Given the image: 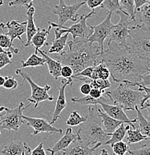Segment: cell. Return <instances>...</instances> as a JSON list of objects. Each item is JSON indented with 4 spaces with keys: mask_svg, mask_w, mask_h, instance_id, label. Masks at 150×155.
I'll return each mask as SVG.
<instances>
[{
    "mask_svg": "<svg viewBox=\"0 0 150 155\" xmlns=\"http://www.w3.org/2000/svg\"><path fill=\"white\" fill-rule=\"evenodd\" d=\"M102 63L106 66L115 82L140 83L150 72V61H146L121 48L114 42L108 43V48L101 54Z\"/></svg>",
    "mask_w": 150,
    "mask_h": 155,
    "instance_id": "obj_1",
    "label": "cell"
},
{
    "mask_svg": "<svg viewBox=\"0 0 150 155\" xmlns=\"http://www.w3.org/2000/svg\"><path fill=\"white\" fill-rule=\"evenodd\" d=\"M67 45L68 50L58 54L56 58L62 65L72 68L73 75L80 72L85 68L94 67L102 63L101 51L99 46L87 40H70Z\"/></svg>",
    "mask_w": 150,
    "mask_h": 155,
    "instance_id": "obj_2",
    "label": "cell"
},
{
    "mask_svg": "<svg viewBox=\"0 0 150 155\" xmlns=\"http://www.w3.org/2000/svg\"><path fill=\"white\" fill-rule=\"evenodd\" d=\"M82 125V127L78 131L82 140L90 145L97 143L105 145L110 138V134L105 133L103 128L97 105H88V118L86 122Z\"/></svg>",
    "mask_w": 150,
    "mask_h": 155,
    "instance_id": "obj_3",
    "label": "cell"
},
{
    "mask_svg": "<svg viewBox=\"0 0 150 155\" xmlns=\"http://www.w3.org/2000/svg\"><path fill=\"white\" fill-rule=\"evenodd\" d=\"M119 83L117 88L107 92L105 95L111 102L121 106L124 110H135V107H139L140 101L146 93L138 90H133L132 86L128 83Z\"/></svg>",
    "mask_w": 150,
    "mask_h": 155,
    "instance_id": "obj_4",
    "label": "cell"
},
{
    "mask_svg": "<svg viewBox=\"0 0 150 155\" xmlns=\"http://www.w3.org/2000/svg\"><path fill=\"white\" fill-rule=\"evenodd\" d=\"M150 28L138 26L134 28L125 40L128 51L146 61H150Z\"/></svg>",
    "mask_w": 150,
    "mask_h": 155,
    "instance_id": "obj_5",
    "label": "cell"
},
{
    "mask_svg": "<svg viewBox=\"0 0 150 155\" xmlns=\"http://www.w3.org/2000/svg\"><path fill=\"white\" fill-rule=\"evenodd\" d=\"M96 15L95 9H92L91 12L88 14H82L78 19V20L75 24L70 27H66L64 25H58V24L52 22H49V25L55 28V38H59L65 33L71 34L73 41H79V40H87L91 35L92 31L90 25L87 24V19L92 16Z\"/></svg>",
    "mask_w": 150,
    "mask_h": 155,
    "instance_id": "obj_6",
    "label": "cell"
},
{
    "mask_svg": "<svg viewBox=\"0 0 150 155\" xmlns=\"http://www.w3.org/2000/svg\"><path fill=\"white\" fill-rule=\"evenodd\" d=\"M116 13L120 16V20L111 28L110 34L108 37V43L114 42L120 47L125 48V40L128 38L132 31L141 25H139L135 21L132 20L129 16L125 15L120 11H117Z\"/></svg>",
    "mask_w": 150,
    "mask_h": 155,
    "instance_id": "obj_7",
    "label": "cell"
},
{
    "mask_svg": "<svg viewBox=\"0 0 150 155\" xmlns=\"http://www.w3.org/2000/svg\"><path fill=\"white\" fill-rule=\"evenodd\" d=\"M15 73L17 75H20L23 78V81H26L28 84L30 85L32 94L28 98V101L31 104H34L35 107H38V104L42 101H54V97L49 94V91L51 89V87L49 85L46 84L44 87L39 86L32 80V78L28 73L22 71L21 69H16Z\"/></svg>",
    "mask_w": 150,
    "mask_h": 155,
    "instance_id": "obj_8",
    "label": "cell"
},
{
    "mask_svg": "<svg viewBox=\"0 0 150 155\" xmlns=\"http://www.w3.org/2000/svg\"><path fill=\"white\" fill-rule=\"evenodd\" d=\"M30 105L31 103L25 107L23 103L20 102L16 107L12 109L5 107V110L6 114L0 117V130L5 129L8 132H11V130L17 131L20 125L25 122L22 119V113Z\"/></svg>",
    "mask_w": 150,
    "mask_h": 155,
    "instance_id": "obj_9",
    "label": "cell"
},
{
    "mask_svg": "<svg viewBox=\"0 0 150 155\" xmlns=\"http://www.w3.org/2000/svg\"><path fill=\"white\" fill-rule=\"evenodd\" d=\"M111 13H108L104 20L96 25H90L92 32L91 35L88 38L87 41L90 43H97L100 51L102 53L104 51V42L108 38L110 31L114 24L111 22Z\"/></svg>",
    "mask_w": 150,
    "mask_h": 155,
    "instance_id": "obj_10",
    "label": "cell"
},
{
    "mask_svg": "<svg viewBox=\"0 0 150 155\" xmlns=\"http://www.w3.org/2000/svg\"><path fill=\"white\" fill-rule=\"evenodd\" d=\"M85 4V1L67 5L64 2V0H59V4L54 6L52 10L53 14L58 17V25H64L67 21L70 20L72 22L78 20V15L77 14L78 11L82 6Z\"/></svg>",
    "mask_w": 150,
    "mask_h": 155,
    "instance_id": "obj_11",
    "label": "cell"
},
{
    "mask_svg": "<svg viewBox=\"0 0 150 155\" xmlns=\"http://www.w3.org/2000/svg\"><path fill=\"white\" fill-rule=\"evenodd\" d=\"M22 119L26 122L27 125L33 128L32 134L37 135L40 133H47L49 134H62V129L54 127L46 119L43 118H35L27 116L22 114Z\"/></svg>",
    "mask_w": 150,
    "mask_h": 155,
    "instance_id": "obj_12",
    "label": "cell"
},
{
    "mask_svg": "<svg viewBox=\"0 0 150 155\" xmlns=\"http://www.w3.org/2000/svg\"><path fill=\"white\" fill-rule=\"evenodd\" d=\"M101 145V143H97L93 147H90V145L84 141L80 136L63 151L62 155H96Z\"/></svg>",
    "mask_w": 150,
    "mask_h": 155,
    "instance_id": "obj_13",
    "label": "cell"
},
{
    "mask_svg": "<svg viewBox=\"0 0 150 155\" xmlns=\"http://www.w3.org/2000/svg\"><path fill=\"white\" fill-rule=\"evenodd\" d=\"M62 84L58 87V96L57 101H56L54 113H53L52 118L50 124L53 125L55 122H57L58 119H61V114L66 107H67V100H66L65 90L66 87L68 85L72 86L73 83V79L72 78L68 79L64 78L61 81Z\"/></svg>",
    "mask_w": 150,
    "mask_h": 155,
    "instance_id": "obj_14",
    "label": "cell"
},
{
    "mask_svg": "<svg viewBox=\"0 0 150 155\" xmlns=\"http://www.w3.org/2000/svg\"><path fill=\"white\" fill-rule=\"evenodd\" d=\"M99 105L101 107V109L107 115L117 120L124 121V122H128V123H135L136 122V118L134 119H130L125 113V110L122 107L118 104H110L108 103L100 102Z\"/></svg>",
    "mask_w": 150,
    "mask_h": 155,
    "instance_id": "obj_15",
    "label": "cell"
},
{
    "mask_svg": "<svg viewBox=\"0 0 150 155\" xmlns=\"http://www.w3.org/2000/svg\"><path fill=\"white\" fill-rule=\"evenodd\" d=\"M78 137H80L79 132L77 131L75 134L71 127H68L66 130L64 136L54 145V146L52 148H48L46 150L50 152L51 155H55L56 153L66 149L72 142L77 140Z\"/></svg>",
    "mask_w": 150,
    "mask_h": 155,
    "instance_id": "obj_16",
    "label": "cell"
},
{
    "mask_svg": "<svg viewBox=\"0 0 150 155\" xmlns=\"http://www.w3.org/2000/svg\"><path fill=\"white\" fill-rule=\"evenodd\" d=\"M5 28L8 29L6 35L11 38V42L14 43L15 39H19L22 43H23L21 36L26 32V22H20L17 20L8 21L7 23L5 24Z\"/></svg>",
    "mask_w": 150,
    "mask_h": 155,
    "instance_id": "obj_17",
    "label": "cell"
},
{
    "mask_svg": "<svg viewBox=\"0 0 150 155\" xmlns=\"http://www.w3.org/2000/svg\"><path fill=\"white\" fill-rule=\"evenodd\" d=\"M98 112H99L100 118H101L103 128H104L105 133H107L108 134H111V133H113L122 123L126 122H124V121L117 120V119L111 117V116L107 115L101 109V107H98ZM127 123H128V122H127Z\"/></svg>",
    "mask_w": 150,
    "mask_h": 155,
    "instance_id": "obj_18",
    "label": "cell"
},
{
    "mask_svg": "<svg viewBox=\"0 0 150 155\" xmlns=\"http://www.w3.org/2000/svg\"><path fill=\"white\" fill-rule=\"evenodd\" d=\"M38 52L41 54L42 57L44 58L45 61H46V64H47L50 75L54 78L55 80H58L61 77V69L63 66L61 63L60 61H56V60L49 57V55L46 51H43L40 48L38 50Z\"/></svg>",
    "mask_w": 150,
    "mask_h": 155,
    "instance_id": "obj_19",
    "label": "cell"
},
{
    "mask_svg": "<svg viewBox=\"0 0 150 155\" xmlns=\"http://www.w3.org/2000/svg\"><path fill=\"white\" fill-rule=\"evenodd\" d=\"M35 14V9L33 6H30L29 8H27L26 12V17H27V21H26V38L27 40L25 43L24 46L25 47H28V46L31 45V40L32 38L34 36L35 33H36L38 28L35 25V19H34V15Z\"/></svg>",
    "mask_w": 150,
    "mask_h": 155,
    "instance_id": "obj_20",
    "label": "cell"
},
{
    "mask_svg": "<svg viewBox=\"0 0 150 155\" xmlns=\"http://www.w3.org/2000/svg\"><path fill=\"white\" fill-rule=\"evenodd\" d=\"M127 134V144H135L141 141L149 140V137L143 134L140 132L136 123H130L129 127L126 131Z\"/></svg>",
    "mask_w": 150,
    "mask_h": 155,
    "instance_id": "obj_21",
    "label": "cell"
},
{
    "mask_svg": "<svg viewBox=\"0 0 150 155\" xmlns=\"http://www.w3.org/2000/svg\"><path fill=\"white\" fill-rule=\"evenodd\" d=\"M27 145L24 142L14 140L4 146L1 151V154L2 155H22Z\"/></svg>",
    "mask_w": 150,
    "mask_h": 155,
    "instance_id": "obj_22",
    "label": "cell"
},
{
    "mask_svg": "<svg viewBox=\"0 0 150 155\" xmlns=\"http://www.w3.org/2000/svg\"><path fill=\"white\" fill-rule=\"evenodd\" d=\"M52 28V27L50 25L47 28L40 29L38 28L36 33L34 35V36L32 38V40H31V45H33L35 46L36 51H38L42 46H44L46 42V38H47L48 35H49Z\"/></svg>",
    "mask_w": 150,
    "mask_h": 155,
    "instance_id": "obj_23",
    "label": "cell"
},
{
    "mask_svg": "<svg viewBox=\"0 0 150 155\" xmlns=\"http://www.w3.org/2000/svg\"><path fill=\"white\" fill-rule=\"evenodd\" d=\"M135 22L141 26L150 28V5H145L135 12Z\"/></svg>",
    "mask_w": 150,
    "mask_h": 155,
    "instance_id": "obj_24",
    "label": "cell"
},
{
    "mask_svg": "<svg viewBox=\"0 0 150 155\" xmlns=\"http://www.w3.org/2000/svg\"><path fill=\"white\" fill-rule=\"evenodd\" d=\"M129 124L127 122H123L114 130L113 133L110 134V138L106 141L105 145H112L114 143H117V142L122 141L124 138H125V134H126V131L128 128L129 127Z\"/></svg>",
    "mask_w": 150,
    "mask_h": 155,
    "instance_id": "obj_25",
    "label": "cell"
},
{
    "mask_svg": "<svg viewBox=\"0 0 150 155\" xmlns=\"http://www.w3.org/2000/svg\"><path fill=\"white\" fill-rule=\"evenodd\" d=\"M69 35H70L69 33H65L59 38H55L47 52L49 54H60L61 52H62L67 45Z\"/></svg>",
    "mask_w": 150,
    "mask_h": 155,
    "instance_id": "obj_26",
    "label": "cell"
},
{
    "mask_svg": "<svg viewBox=\"0 0 150 155\" xmlns=\"http://www.w3.org/2000/svg\"><path fill=\"white\" fill-rule=\"evenodd\" d=\"M71 101L72 102L75 103V104H78L80 105H99L100 102H105L108 103V101H110L109 99H108L107 98L104 96H102L101 98H93L92 97H90L89 95H87V96H85L84 97H82V98H71Z\"/></svg>",
    "mask_w": 150,
    "mask_h": 155,
    "instance_id": "obj_27",
    "label": "cell"
},
{
    "mask_svg": "<svg viewBox=\"0 0 150 155\" xmlns=\"http://www.w3.org/2000/svg\"><path fill=\"white\" fill-rule=\"evenodd\" d=\"M135 110L137 113V118H136V125L140 129V132L143 134L149 137V133H150V128H149V122L148 119L145 118V116L142 114L141 110H140L139 107L137 106L135 107Z\"/></svg>",
    "mask_w": 150,
    "mask_h": 155,
    "instance_id": "obj_28",
    "label": "cell"
},
{
    "mask_svg": "<svg viewBox=\"0 0 150 155\" xmlns=\"http://www.w3.org/2000/svg\"><path fill=\"white\" fill-rule=\"evenodd\" d=\"M46 64L44 58L40 57L38 55V51L35 50V52L25 61H21V67L26 68V67H38L43 66Z\"/></svg>",
    "mask_w": 150,
    "mask_h": 155,
    "instance_id": "obj_29",
    "label": "cell"
},
{
    "mask_svg": "<svg viewBox=\"0 0 150 155\" xmlns=\"http://www.w3.org/2000/svg\"><path fill=\"white\" fill-rule=\"evenodd\" d=\"M110 72L103 63H100L93 67V72L90 80L96 79H108Z\"/></svg>",
    "mask_w": 150,
    "mask_h": 155,
    "instance_id": "obj_30",
    "label": "cell"
},
{
    "mask_svg": "<svg viewBox=\"0 0 150 155\" xmlns=\"http://www.w3.org/2000/svg\"><path fill=\"white\" fill-rule=\"evenodd\" d=\"M0 47L5 50L6 51H10L12 54H18L20 52L18 48L14 47V43L11 42V38L6 34L0 32Z\"/></svg>",
    "mask_w": 150,
    "mask_h": 155,
    "instance_id": "obj_31",
    "label": "cell"
},
{
    "mask_svg": "<svg viewBox=\"0 0 150 155\" xmlns=\"http://www.w3.org/2000/svg\"><path fill=\"white\" fill-rule=\"evenodd\" d=\"M99 8L105 10L106 11H108V13H111L112 14L113 12L120 11V12L125 14V15H128L121 8L119 0H104L102 4L99 6Z\"/></svg>",
    "mask_w": 150,
    "mask_h": 155,
    "instance_id": "obj_32",
    "label": "cell"
},
{
    "mask_svg": "<svg viewBox=\"0 0 150 155\" xmlns=\"http://www.w3.org/2000/svg\"><path fill=\"white\" fill-rule=\"evenodd\" d=\"M88 116H82L77 110H73L70 113V116L67 120V125L71 127L82 125L86 122Z\"/></svg>",
    "mask_w": 150,
    "mask_h": 155,
    "instance_id": "obj_33",
    "label": "cell"
},
{
    "mask_svg": "<svg viewBox=\"0 0 150 155\" xmlns=\"http://www.w3.org/2000/svg\"><path fill=\"white\" fill-rule=\"evenodd\" d=\"M122 10L129 16L132 20L135 21V11L134 0H119Z\"/></svg>",
    "mask_w": 150,
    "mask_h": 155,
    "instance_id": "obj_34",
    "label": "cell"
},
{
    "mask_svg": "<svg viewBox=\"0 0 150 155\" xmlns=\"http://www.w3.org/2000/svg\"><path fill=\"white\" fill-rule=\"evenodd\" d=\"M110 146L112 148L114 154L116 155H125V153L129 149L128 145L122 141L117 142V143L111 145Z\"/></svg>",
    "mask_w": 150,
    "mask_h": 155,
    "instance_id": "obj_35",
    "label": "cell"
},
{
    "mask_svg": "<svg viewBox=\"0 0 150 155\" xmlns=\"http://www.w3.org/2000/svg\"><path fill=\"white\" fill-rule=\"evenodd\" d=\"M90 84L91 88L104 90L108 89L111 87V82L108 79H96V80H90Z\"/></svg>",
    "mask_w": 150,
    "mask_h": 155,
    "instance_id": "obj_36",
    "label": "cell"
},
{
    "mask_svg": "<svg viewBox=\"0 0 150 155\" xmlns=\"http://www.w3.org/2000/svg\"><path fill=\"white\" fill-rule=\"evenodd\" d=\"M127 152L130 155H150V145L149 143H146L138 149H128Z\"/></svg>",
    "mask_w": 150,
    "mask_h": 155,
    "instance_id": "obj_37",
    "label": "cell"
},
{
    "mask_svg": "<svg viewBox=\"0 0 150 155\" xmlns=\"http://www.w3.org/2000/svg\"><path fill=\"white\" fill-rule=\"evenodd\" d=\"M19 84L16 78L13 76H6L5 77V82L3 84V87L7 90H15L17 88Z\"/></svg>",
    "mask_w": 150,
    "mask_h": 155,
    "instance_id": "obj_38",
    "label": "cell"
},
{
    "mask_svg": "<svg viewBox=\"0 0 150 155\" xmlns=\"http://www.w3.org/2000/svg\"><path fill=\"white\" fill-rule=\"evenodd\" d=\"M13 54L10 51L0 53V69L11 64V58Z\"/></svg>",
    "mask_w": 150,
    "mask_h": 155,
    "instance_id": "obj_39",
    "label": "cell"
},
{
    "mask_svg": "<svg viewBox=\"0 0 150 155\" xmlns=\"http://www.w3.org/2000/svg\"><path fill=\"white\" fill-rule=\"evenodd\" d=\"M93 72V67H88L85 68L84 69H82L80 72L78 73L75 74L72 76V79H75L76 78H88L90 79L91 78L92 74Z\"/></svg>",
    "mask_w": 150,
    "mask_h": 155,
    "instance_id": "obj_40",
    "label": "cell"
},
{
    "mask_svg": "<svg viewBox=\"0 0 150 155\" xmlns=\"http://www.w3.org/2000/svg\"><path fill=\"white\" fill-rule=\"evenodd\" d=\"M34 0H12L8 3V5L11 7L13 6H22L25 8H28L32 5Z\"/></svg>",
    "mask_w": 150,
    "mask_h": 155,
    "instance_id": "obj_41",
    "label": "cell"
},
{
    "mask_svg": "<svg viewBox=\"0 0 150 155\" xmlns=\"http://www.w3.org/2000/svg\"><path fill=\"white\" fill-rule=\"evenodd\" d=\"M72 75H73V71L72 68L69 66L63 65L61 69V76L64 78L68 79L72 78Z\"/></svg>",
    "mask_w": 150,
    "mask_h": 155,
    "instance_id": "obj_42",
    "label": "cell"
},
{
    "mask_svg": "<svg viewBox=\"0 0 150 155\" xmlns=\"http://www.w3.org/2000/svg\"><path fill=\"white\" fill-rule=\"evenodd\" d=\"M105 90H99V89L92 88L91 90H90L89 94L88 95H89L90 97H92V98L97 99V98H101V97L102 96L103 93H105Z\"/></svg>",
    "mask_w": 150,
    "mask_h": 155,
    "instance_id": "obj_43",
    "label": "cell"
},
{
    "mask_svg": "<svg viewBox=\"0 0 150 155\" xmlns=\"http://www.w3.org/2000/svg\"><path fill=\"white\" fill-rule=\"evenodd\" d=\"M85 4H87L88 8L91 9H95L96 8H99L104 0H85Z\"/></svg>",
    "mask_w": 150,
    "mask_h": 155,
    "instance_id": "obj_44",
    "label": "cell"
},
{
    "mask_svg": "<svg viewBox=\"0 0 150 155\" xmlns=\"http://www.w3.org/2000/svg\"><path fill=\"white\" fill-rule=\"evenodd\" d=\"M30 155H46L43 148V143H40L35 149L32 150Z\"/></svg>",
    "mask_w": 150,
    "mask_h": 155,
    "instance_id": "obj_45",
    "label": "cell"
},
{
    "mask_svg": "<svg viewBox=\"0 0 150 155\" xmlns=\"http://www.w3.org/2000/svg\"><path fill=\"white\" fill-rule=\"evenodd\" d=\"M91 87L89 83H86V82H84L83 84L80 87V92L84 95V96H87V95L89 94L90 90H91Z\"/></svg>",
    "mask_w": 150,
    "mask_h": 155,
    "instance_id": "obj_46",
    "label": "cell"
},
{
    "mask_svg": "<svg viewBox=\"0 0 150 155\" xmlns=\"http://www.w3.org/2000/svg\"><path fill=\"white\" fill-rule=\"evenodd\" d=\"M148 3H149V0H134L135 12Z\"/></svg>",
    "mask_w": 150,
    "mask_h": 155,
    "instance_id": "obj_47",
    "label": "cell"
},
{
    "mask_svg": "<svg viewBox=\"0 0 150 155\" xmlns=\"http://www.w3.org/2000/svg\"><path fill=\"white\" fill-rule=\"evenodd\" d=\"M31 152H32V149H31V148L28 145H27L26 148H25V151H24L23 154L22 155H30L31 154Z\"/></svg>",
    "mask_w": 150,
    "mask_h": 155,
    "instance_id": "obj_48",
    "label": "cell"
},
{
    "mask_svg": "<svg viewBox=\"0 0 150 155\" xmlns=\"http://www.w3.org/2000/svg\"><path fill=\"white\" fill-rule=\"evenodd\" d=\"M5 82V77L0 75V87H2Z\"/></svg>",
    "mask_w": 150,
    "mask_h": 155,
    "instance_id": "obj_49",
    "label": "cell"
},
{
    "mask_svg": "<svg viewBox=\"0 0 150 155\" xmlns=\"http://www.w3.org/2000/svg\"><path fill=\"white\" fill-rule=\"evenodd\" d=\"M100 155H109L108 152V151L106 149H102L101 151V154Z\"/></svg>",
    "mask_w": 150,
    "mask_h": 155,
    "instance_id": "obj_50",
    "label": "cell"
},
{
    "mask_svg": "<svg viewBox=\"0 0 150 155\" xmlns=\"http://www.w3.org/2000/svg\"><path fill=\"white\" fill-rule=\"evenodd\" d=\"M5 107H5V106L0 107V117H1V113L2 112V111H4L5 110ZM0 120H1V119H0ZM0 134H1V131H0Z\"/></svg>",
    "mask_w": 150,
    "mask_h": 155,
    "instance_id": "obj_51",
    "label": "cell"
},
{
    "mask_svg": "<svg viewBox=\"0 0 150 155\" xmlns=\"http://www.w3.org/2000/svg\"><path fill=\"white\" fill-rule=\"evenodd\" d=\"M4 28H5V24L2 23V22H1V23H0V30H2Z\"/></svg>",
    "mask_w": 150,
    "mask_h": 155,
    "instance_id": "obj_52",
    "label": "cell"
},
{
    "mask_svg": "<svg viewBox=\"0 0 150 155\" xmlns=\"http://www.w3.org/2000/svg\"><path fill=\"white\" fill-rule=\"evenodd\" d=\"M4 52H7V51H6L5 49H3L2 47H0V53H4Z\"/></svg>",
    "mask_w": 150,
    "mask_h": 155,
    "instance_id": "obj_53",
    "label": "cell"
},
{
    "mask_svg": "<svg viewBox=\"0 0 150 155\" xmlns=\"http://www.w3.org/2000/svg\"><path fill=\"white\" fill-rule=\"evenodd\" d=\"M3 0H0V6H2L3 5Z\"/></svg>",
    "mask_w": 150,
    "mask_h": 155,
    "instance_id": "obj_54",
    "label": "cell"
},
{
    "mask_svg": "<svg viewBox=\"0 0 150 155\" xmlns=\"http://www.w3.org/2000/svg\"><path fill=\"white\" fill-rule=\"evenodd\" d=\"M114 155H116V154H114Z\"/></svg>",
    "mask_w": 150,
    "mask_h": 155,
    "instance_id": "obj_55",
    "label": "cell"
}]
</instances>
